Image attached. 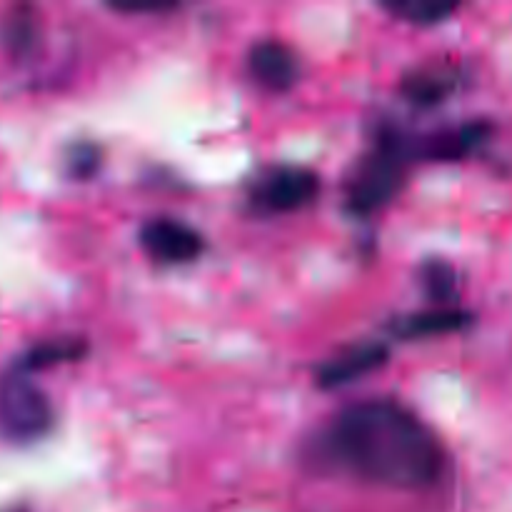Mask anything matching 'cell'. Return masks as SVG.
<instances>
[{"mask_svg": "<svg viewBox=\"0 0 512 512\" xmlns=\"http://www.w3.org/2000/svg\"><path fill=\"white\" fill-rule=\"evenodd\" d=\"M318 193L320 178L313 170L298 168V165H278L255 180L250 190V203L260 213L283 215L313 203Z\"/></svg>", "mask_w": 512, "mask_h": 512, "instance_id": "cell-4", "label": "cell"}, {"mask_svg": "<svg viewBox=\"0 0 512 512\" xmlns=\"http://www.w3.org/2000/svg\"><path fill=\"white\" fill-rule=\"evenodd\" d=\"M53 425V408L28 373L13 368L0 375V438L33 443Z\"/></svg>", "mask_w": 512, "mask_h": 512, "instance_id": "cell-3", "label": "cell"}, {"mask_svg": "<svg viewBox=\"0 0 512 512\" xmlns=\"http://www.w3.org/2000/svg\"><path fill=\"white\" fill-rule=\"evenodd\" d=\"M413 148L398 130H383L373 150L355 165L348 180V208L355 215H373L398 195L405 183Z\"/></svg>", "mask_w": 512, "mask_h": 512, "instance_id": "cell-2", "label": "cell"}, {"mask_svg": "<svg viewBox=\"0 0 512 512\" xmlns=\"http://www.w3.org/2000/svg\"><path fill=\"white\" fill-rule=\"evenodd\" d=\"M383 8L395 18L408 20V23L435 25L453 15L458 5L438 3V0H388V3H383Z\"/></svg>", "mask_w": 512, "mask_h": 512, "instance_id": "cell-12", "label": "cell"}, {"mask_svg": "<svg viewBox=\"0 0 512 512\" xmlns=\"http://www.w3.org/2000/svg\"><path fill=\"white\" fill-rule=\"evenodd\" d=\"M315 455L338 473L398 490L430 488L445 470L438 435L388 398L360 400L333 415L320 430Z\"/></svg>", "mask_w": 512, "mask_h": 512, "instance_id": "cell-1", "label": "cell"}, {"mask_svg": "<svg viewBox=\"0 0 512 512\" xmlns=\"http://www.w3.org/2000/svg\"><path fill=\"white\" fill-rule=\"evenodd\" d=\"M65 165H68V170L73 178H90V175H93L100 165L98 148L90 143L73 145L68 153V158H65Z\"/></svg>", "mask_w": 512, "mask_h": 512, "instance_id": "cell-15", "label": "cell"}, {"mask_svg": "<svg viewBox=\"0 0 512 512\" xmlns=\"http://www.w3.org/2000/svg\"><path fill=\"white\" fill-rule=\"evenodd\" d=\"M460 80H463V75H460L458 65L430 63L410 70L403 78L400 93L418 108H433L458 90Z\"/></svg>", "mask_w": 512, "mask_h": 512, "instance_id": "cell-9", "label": "cell"}, {"mask_svg": "<svg viewBox=\"0 0 512 512\" xmlns=\"http://www.w3.org/2000/svg\"><path fill=\"white\" fill-rule=\"evenodd\" d=\"M493 133L488 120H470V123L453 125V128L438 130L420 140V158L435 160V163H455V160L470 158Z\"/></svg>", "mask_w": 512, "mask_h": 512, "instance_id": "cell-7", "label": "cell"}, {"mask_svg": "<svg viewBox=\"0 0 512 512\" xmlns=\"http://www.w3.org/2000/svg\"><path fill=\"white\" fill-rule=\"evenodd\" d=\"M473 323V313L460 305H435V308L415 313L400 320V338H433V335H450L468 328Z\"/></svg>", "mask_w": 512, "mask_h": 512, "instance_id": "cell-10", "label": "cell"}, {"mask_svg": "<svg viewBox=\"0 0 512 512\" xmlns=\"http://www.w3.org/2000/svg\"><path fill=\"white\" fill-rule=\"evenodd\" d=\"M110 8L118 10L123 15H143V13H165V10H173L175 3H140V0H128V3H110Z\"/></svg>", "mask_w": 512, "mask_h": 512, "instance_id": "cell-16", "label": "cell"}, {"mask_svg": "<svg viewBox=\"0 0 512 512\" xmlns=\"http://www.w3.org/2000/svg\"><path fill=\"white\" fill-rule=\"evenodd\" d=\"M248 70L255 83L273 93H285L298 80V58L280 40H260L250 48Z\"/></svg>", "mask_w": 512, "mask_h": 512, "instance_id": "cell-8", "label": "cell"}, {"mask_svg": "<svg viewBox=\"0 0 512 512\" xmlns=\"http://www.w3.org/2000/svg\"><path fill=\"white\" fill-rule=\"evenodd\" d=\"M145 255L160 265H185L203 255V235L175 218H153L140 228Z\"/></svg>", "mask_w": 512, "mask_h": 512, "instance_id": "cell-5", "label": "cell"}, {"mask_svg": "<svg viewBox=\"0 0 512 512\" xmlns=\"http://www.w3.org/2000/svg\"><path fill=\"white\" fill-rule=\"evenodd\" d=\"M38 40V23L30 10H15L3 23V43L13 55H25Z\"/></svg>", "mask_w": 512, "mask_h": 512, "instance_id": "cell-14", "label": "cell"}, {"mask_svg": "<svg viewBox=\"0 0 512 512\" xmlns=\"http://www.w3.org/2000/svg\"><path fill=\"white\" fill-rule=\"evenodd\" d=\"M85 343L78 338H65V340H48V343H38L23 355V358L15 363V368L23 370V373L33 375L38 370L55 368V365L63 363H75L85 355Z\"/></svg>", "mask_w": 512, "mask_h": 512, "instance_id": "cell-11", "label": "cell"}, {"mask_svg": "<svg viewBox=\"0 0 512 512\" xmlns=\"http://www.w3.org/2000/svg\"><path fill=\"white\" fill-rule=\"evenodd\" d=\"M420 280L428 293V298L435 305H455L458 300V275H455L453 265L443 263V260H430L420 270Z\"/></svg>", "mask_w": 512, "mask_h": 512, "instance_id": "cell-13", "label": "cell"}, {"mask_svg": "<svg viewBox=\"0 0 512 512\" xmlns=\"http://www.w3.org/2000/svg\"><path fill=\"white\" fill-rule=\"evenodd\" d=\"M13 512H20V510H13Z\"/></svg>", "mask_w": 512, "mask_h": 512, "instance_id": "cell-17", "label": "cell"}, {"mask_svg": "<svg viewBox=\"0 0 512 512\" xmlns=\"http://www.w3.org/2000/svg\"><path fill=\"white\" fill-rule=\"evenodd\" d=\"M390 350L383 343H358L325 360L315 373L320 388H343L363 375L373 373L388 360Z\"/></svg>", "mask_w": 512, "mask_h": 512, "instance_id": "cell-6", "label": "cell"}]
</instances>
